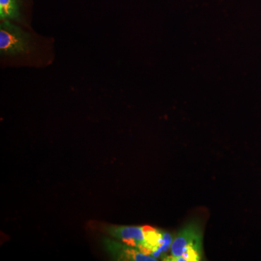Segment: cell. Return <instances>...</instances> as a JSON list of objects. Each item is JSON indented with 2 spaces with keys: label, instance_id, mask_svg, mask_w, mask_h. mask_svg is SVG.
<instances>
[{
  "label": "cell",
  "instance_id": "obj_4",
  "mask_svg": "<svg viewBox=\"0 0 261 261\" xmlns=\"http://www.w3.org/2000/svg\"><path fill=\"white\" fill-rule=\"evenodd\" d=\"M23 8V0H0V18L22 23Z\"/></svg>",
  "mask_w": 261,
  "mask_h": 261
},
{
  "label": "cell",
  "instance_id": "obj_3",
  "mask_svg": "<svg viewBox=\"0 0 261 261\" xmlns=\"http://www.w3.org/2000/svg\"><path fill=\"white\" fill-rule=\"evenodd\" d=\"M115 234L128 246L138 247L140 250L145 244L144 226H122L116 230Z\"/></svg>",
  "mask_w": 261,
  "mask_h": 261
},
{
  "label": "cell",
  "instance_id": "obj_2",
  "mask_svg": "<svg viewBox=\"0 0 261 261\" xmlns=\"http://www.w3.org/2000/svg\"><path fill=\"white\" fill-rule=\"evenodd\" d=\"M32 49V37L18 25L4 20L0 25V53L2 56L27 54Z\"/></svg>",
  "mask_w": 261,
  "mask_h": 261
},
{
  "label": "cell",
  "instance_id": "obj_1",
  "mask_svg": "<svg viewBox=\"0 0 261 261\" xmlns=\"http://www.w3.org/2000/svg\"><path fill=\"white\" fill-rule=\"evenodd\" d=\"M167 260L198 261L202 257V232L200 224L189 223L178 231L171 246Z\"/></svg>",
  "mask_w": 261,
  "mask_h": 261
}]
</instances>
